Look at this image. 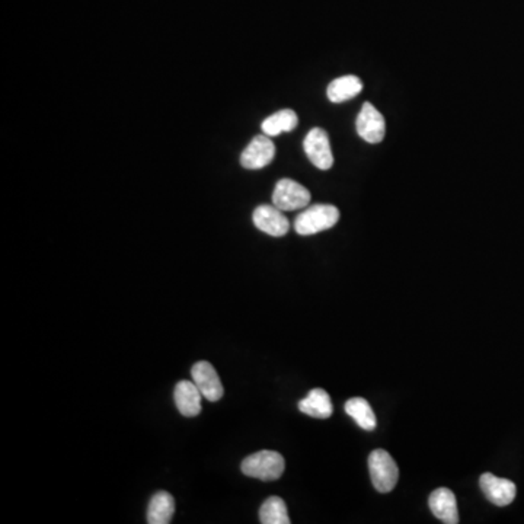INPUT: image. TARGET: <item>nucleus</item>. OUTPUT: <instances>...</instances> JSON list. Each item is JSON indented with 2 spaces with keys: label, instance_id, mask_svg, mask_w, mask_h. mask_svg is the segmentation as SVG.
<instances>
[{
  "label": "nucleus",
  "instance_id": "f257e3e1",
  "mask_svg": "<svg viewBox=\"0 0 524 524\" xmlns=\"http://www.w3.org/2000/svg\"><path fill=\"white\" fill-rule=\"evenodd\" d=\"M340 220V210L335 205L315 204L296 218L295 230L302 236L320 234L331 229Z\"/></svg>",
  "mask_w": 524,
  "mask_h": 524
},
{
  "label": "nucleus",
  "instance_id": "f03ea898",
  "mask_svg": "<svg viewBox=\"0 0 524 524\" xmlns=\"http://www.w3.org/2000/svg\"><path fill=\"white\" fill-rule=\"evenodd\" d=\"M286 462L283 456L273 451H262L248 458L242 462V472L250 478L255 480L277 481L283 475Z\"/></svg>",
  "mask_w": 524,
  "mask_h": 524
},
{
  "label": "nucleus",
  "instance_id": "7ed1b4c3",
  "mask_svg": "<svg viewBox=\"0 0 524 524\" xmlns=\"http://www.w3.org/2000/svg\"><path fill=\"white\" fill-rule=\"evenodd\" d=\"M369 471L373 485L381 494H388L397 487L399 469L392 456L383 449H376L370 453Z\"/></svg>",
  "mask_w": 524,
  "mask_h": 524
},
{
  "label": "nucleus",
  "instance_id": "20e7f679",
  "mask_svg": "<svg viewBox=\"0 0 524 524\" xmlns=\"http://www.w3.org/2000/svg\"><path fill=\"white\" fill-rule=\"evenodd\" d=\"M312 196L309 189L296 181L283 178L275 185L273 193V203L281 212H295L304 209L311 203Z\"/></svg>",
  "mask_w": 524,
  "mask_h": 524
},
{
  "label": "nucleus",
  "instance_id": "39448f33",
  "mask_svg": "<svg viewBox=\"0 0 524 524\" xmlns=\"http://www.w3.org/2000/svg\"><path fill=\"white\" fill-rule=\"evenodd\" d=\"M304 149L307 158L316 168L322 171L332 168L334 155L329 143V135L324 128H312L304 137Z\"/></svg>",
  "mask_w": 524,
  "mask_h": 524
},
{
  "label": "nucleus",
  "instance_id": "423d86ee",
  "mask_svg": "<svg viewBox=\"0 0 524 524\" xmlns=\"http://www.w3.org/2000/svg\"><path fill=\"white\" fill-rule=\"evenodd\" d=\"M357 133L367 143H381L385 139V117L370 103L363 104L356 121Z\"/></svg>",
  "mask_w": 524,
  "mask_h": 524
},
{
  "label": "nucleus",
  "instance_id": "0eeeda50",
  "mask_svg": "<svg viewBox=\"0 0 524 524\" xmlns=\"http://www.w3.org/2000/svg\"><path fill=\"white\" fill-rule=\"evenodd\" d=\"M275 158V144L270 135H257L250 140L241 155V164L245 169H262Z\"/></svg>",
  "mask_w": 524,
  "mask_h": 524
},
{
  "label": "nucleus",
  "instance_id": "6e6552de",
  "mask_svg": "<svg viewBox=\"0 0 524 524\" xmlns=\"http://www.w3.org/2000/svg\"><path fill=\"white\" fill-rule=\"evenodd\" d=\"M252 219L257 229L274 238H281L290 230V221L275 205H259L255 209Z\"/></svg>",
  "mask_w": 524,
  "mask_h": 524
},
{
  "label": "nucleus",
  "instance_id": "1a4fd4ad",
  "mask_svg": "<svg viewBox=\"0 0 524 524\" xmlns=\"http://www.w3.org/2000/svg\"><path fill=\"white\" fill-rule=\"evenodd\" d=\"M191 376L203 397L210 402L220 401L223 397V385L220 377L209 361H198L191 369Z\"/></svg>",
  "mask_w": 524,
  "mask_h": 524
},
{
  "label": "nucleus",
  "instance_id": "9d476101",
  "mask_svg": "<svg viewBox=\"0 0 524 524\" xmlns=\"http://www.w3.org/2000/svg\"><path fill=\"white\" fill-rule=\"evenodd\" d=\"M481 489L488 501L498 507H505L516 498V485L512 481L498 478L492 474H483L480 480Z\"/></svg>",
  "mask_w": 524,
  "mask_h": 524
},
{
  "label": "nucleus",
  "instance_id": "9b49d317",
  "mask_svg": "<svg viewBox=\"0 0 524 524\" xmlns=\"http://www.w3.org/2000/svg\"><path fill=\"white\" fill-rule=\"evenodd\" d=\"M173 397H175L176 408L184 417H196L200 414L201 399L204 397L194 381H178Z\"/></svg>",
  "mask_w": 524,
  "mask_h": 524
},
{
  "label": "nucleus",
  "instance_id": "f8f14e48",
  "mask_svg": "<svg viewBox=\"0 0 524 524\" xmlns=\"http://www.w3.org/2000/svg\"><path fill=\"white\" fill-rule=\"evenodd\" d=\"M431 512L437 517L438 520L447 524L458 523V501L451 489L438 488L430 496Z\"/></svg>",
  "mask_w": 524,
  "mask_h": 524
},
{
  "label": "nucleus",
  "instance_id": "ddd939ff",
  "mask_svg": "<svg viewBox=\"0 0 524 524\" xmlns=\"http://www.w3.org/2000/svg\"><path fill=\"white\" fill-rule=\"evenodd\" d=\"M361 90H363L361 79L357 78L354 74H349V76H343V78L332 81L328 85L327 95L331 103L341 104L354 98L360 94Z\"/></svg>",
  "mask_w": 524,
  "mask_h": 524
},
{
  "label": "nucleus",
  "instance_id": "4468645a",
  "mask_svg": "<svg viewBox=\"0 0 524 524\" xmlns=\"http://www.w3.org/2000/svg\"><path fill=\"white\" fill-rule=\"evenodd\" d=\"M299 410L309 417L325 420L331 417L334 408H332L331 397L324 389H313L299 402Z\"/></svg>",
  "mask_w": 524,
  "mask_h": 524
},
{
  "label": "nucleus",
  "instance_id": "2eb2a0df",
  "mask_svg": "<svg viewBox=\"0 0 524 524\" xmlns=\"http://www.w3.org/2000/svg\"><path fill=\"white\" fill-rule=\"evenodd\" d=\"M175 512V501L169 492H156L149 503L148 521L150 524H168Z\"/></svg>",
  "mask_w": 524,
  "mask_h": 524
},
{
  "label": "nucleus",
  "instance_id": "dca6fc26",
  "mask_svg": "<svg viewBox=\"0 0 524 524\" xmlns=\"http://www.w3.org/2000/svg\"><path fill=\"white\" fill-rule=\"evenodd\" d=\"M299 124V119L295 111L286 110L279 111L275 114L270 115L268 119H264L261 124L262 131L264 135H270V137H275V135H281V133H290L295 130Z\"/></svg>",
  "mask_w": 524,
  "mask_h": 524
},
{
  "label": "nucleus",
  "instance_id": "f3484780",
  "mask_svg": "<svg viewBox=\"0 0 524 524\" xmlns=\"http://www.w3.org/2000/svg\"><path fill=\"white\" fill-rule=\"evenodd\" d=\"M345 412L357 422L363 430L373 431L376 428V415L373 412L369 402L363 397H351L345 402Z\"/></svg>",
  "mask_w": 524,
  "mask_h": 524
},
{
  "label": "nucleus",
  "instance_id": "a211bd4d",
  "mask_svg": "<svg viewBox=\"0 0 524 524\" xmlns=\"http://www.w3.org/2000/svg\"><path fill=\"white\" fill-rule=\"evenodd\" d=\"M259 521L262 524H290L286 503L280 497H270L261 505Z\"/></svg>",
  "mask_w": 524,
  "mask_h": 524
}]
</instances>
